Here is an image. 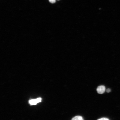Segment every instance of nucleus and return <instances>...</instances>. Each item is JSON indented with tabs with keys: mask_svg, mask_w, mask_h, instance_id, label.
<instances>
[{
	"mask_svg": "<svg viewBox=\"0 0 120 120\" xmlns=\"http://www.w3.org/2000/svg\"><path fill=\"white\" fill-rule=\"evenodd\" d=\"M42 101V99L41 98H39L36 99H32L29 100V102L30 104L31 105H36L37 103L40 102Z\"/></svg>",
	"mask_w": 120,
	"mask_h": 120,
	"instance_id": "obj_1",
	"label": "nucleus"
},
{
	"mask_svg": "<svg viewBox=\"0 0 120 120\" xmlns=\"http://www.w3.org/2000/svg\"><path fill=\"white\" fill-rule=\"evenodd\" d=\"M106 88L103 85L99 86L97 88V90L99 94H102L104 93L105 91Z\"/></svg>",
	"mask_w": 120,
	"mask_h": 120,
	"instance_id": "obj_2",
	"label": "nucleus"
},
{
	"mask_svg": "<svg viewBox=\"0 0 120 120\" xmlns=\"http://www.w3.org/2000/svg\"><path fill=\"white\" fill-rule=\"evenodd\" d=\"M71 120H84L82 116H77L74 117Z\"/></svg>",
	"mask_w": 120,
	"mask_h": 120,
	"instance_id": "obj_3",
	"label": "nucleus"
},
{
	"mask_svg": "<svg viewBox=\"0 0 120 120\" xmlns=\"http://www.w3.org/2000/svg\"><path fill=\"white\" fill-rule=\"evenodd\" d=\"M49 1L51 3L53 4L56 2V0H49Z\"/></svg>",
	"mask_w": 120,
	"mask_h": 120,
	"instance_id": "obj_4",
	"label": "nucleus"
},
{
	"mask_svg": "<svg viewBox=\"0 0 120 120\" xmlns=\"http://www.w3.org/2000/svg\"><path fill=\"white\" fill-rule=\"evenodd\" d=\"M97 120H109V119L106 118H100Z\"/></svg>",
	"mask_w": 120,
	"mask_h": 120,
	"instance_id": "obj_5",
	"label": "nucleus"
},
{
	"mask_svg": "<svg viewBox=\"0 0 120 120\" xmlns=\"http://www.w3.org/2000/svg\"><path fill=\"white\" fill-rule=\"evenodd\" d=\"M106 92L107 93H109L111 91V90L110 89H108L107 90H106Z\"/></svg>",
	"mask_w": 120,
	"mask_h": 120,
	"instance_id": "obj_6",
	"label": "nucleus"
},
{
	"mask_svg": "<svg viewBox=\"0 0 120 120\" xmlns=\"http://www.w3.org/2000/svg\"></svg>",
	"mask_w": 120,
	"mask_h": 120,
	"instance_id": "obj_7",
	"label": "nucleus"
}]
</instances>
